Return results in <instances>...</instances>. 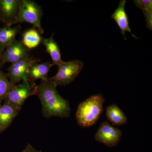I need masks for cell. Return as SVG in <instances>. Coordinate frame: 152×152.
<instances>
[{
	"mask_svg": "<svg viewBox=\"0 0 152 152\" xmlns=\"http://www.w3.org/2000/svg\"><path fill=\"white\" fill-rule=\"evenodd\" d=\"M21 29L20 25L14 27L7 26L0 28V49L4 50L6 47L15 40L16 37Z\"/></svg>",
	"mask_w": 152,
	"mask_h": 152,
	"instance_id": "cell-15",
	"label": "cell"
},
{
	"mask_svg": "<svg viewBox=\"0 0 152 152\" xmlns=\"http://www.w3.org/2000/svg\"><path fill=\"white\" fill-rule=\"evenodd\" d=\"M30 56L29 50L25 46L21 41L16 39L4 50L2 54L1 62L2 65L7 63L13 64Z\"/></svg>",
	"mask_w": 152,
	"mask_h": 152,
	"instance_id": "cell-8",
	"label": "cell"
},
{
	"mask_svg": "<svg viewBox=\"0 0 152 152\" xmlns=\"http://www.w3.org/2000/svg\"><path fill=\"white\" fill-rule=\"evenodd\" d=\"M4 50H2V49H0V67H1V66L2 65L1 62V59L2 54Z\"/></svg>",
	"mask_w": 152,
	"mask_h": 152,
	"instance_id": "cell-20",
	"label": "cell"
},
{
	"mask_svg": "<svg viewBox=\"0 0 152 152\" xmlns=\"http://www.w3.org/2000/svg\"><path fill=\"white\" fill-rule=\"evenodd\" d=\"M106 115L114 126H123L127 122V117L115 104H113L106 108Z\"/></svg>",
	"mask_w": 152,
	"mask_h": 152,
	"instance_id": "cell-14",
	"label": "cell"
},
{
	"mask_svg": "<svg viewBox=\"0 0 152 152\" xmlns=\"http://www.w3.org/2000/svg\"><path fill=\"white\" fill-rule=\"evenodd\" d=\"M42 37L35 28L26 30L23 34L22 42L28 50L38 47L42 42Z\"/></svg>",
	"mask_w": 152,
	"mask_h": 152,
	"instance_id": "cell-16",
	"label": "cell"
},
{
	"mask_svg": "<svg viewBox=\"0 0 152 152\" xmlns=\"http://www.w3.org/2000/svg\"><path fill=\"white\" fill-rule=\"evenodd\" d=\"M57 86L49 80L41 81L37 95L42 105V113L47 118H68L71 113L69 103L59 94Z\"/></svg>",
	"mask_w": 152,
	"mask_h": 152,
	"instance_id": "cell-1",
	"label": "cell"
},
{
	"mask_svg": "<svg viewBox=\"0 0 152 152\" xmlns=\"http://www.w3.org/2000/svg\"><path fill=\"white\" fill-rule=\"evenodd\" d=\"M84 64L80 60H73L64 62L58 66L57 74L49 78L55 86H65L70 84L77 77Z\"/></svg>",
	"mask_w": 152,
	"mask_h": 152,
	"instance_id": "cell-5",
	"label": "cell"
},
{
	"mask_svg": "<svg viewBox=\"0 0 152 152\" xmlns=\"http://www.w3.org/2000/svg\"><path fill=\"white\" fill-rule=\"evenodd\" d=\"M20 111L15 107L6 103L0 105V134L10 126Z\"/></svg>",
	"mask_w": 152,
	"mask_h": 152,
	"instance_id": "cell-10",
	"label": "cell"
},
{
	"mask_svg": "<svg viewBox=\"0 0 152 152\" xmlns=\"http://www.w3.org/2000/svg\"><path fill=\"white\" fill-rule=\"evenodd\" d=\"M20 152H42L40 150L36 149L31 144H28L23 151Z\"/></svg>",
	"mask_w": 152,
	"mask_h": 152,
	"instance_id": "cell-19",
	"label": "cell"
},
{
	"mask_svg": "<svg viewBox=\"0 0 152 152\" xmlns=\"http://www.w3.org/2000/svg\"><path fill=\"white\" fill-rule=\"evenodd\" d=\"M38 86L29 80L14 85L7 94L4 103L10 104L21 110L27 99L37 94Z\"/></svg>",
	"mask_w": 152,
	"mask_h": 152,
	"instance_id": "cell-4",
	"label": "cell"
},
{
	"mask_svg": "<svg viewBox=\"0 0 152 152\" xmlns=\"http://www.w3.org/2000/svg\"><path fill=\"white\" fill-rule=\"evenodd\" d=\"M43 11L40 6L31 0H19L18 13L11 26L20 23H27L37 28L40 34H43L41 20Z\"/></svg>",
	"mask_w": 152,
	"mask_h": 152,
	"instance_id": "cell-3",
	"label": "cell"
},
{
	"mask_svg": "<svg viewBox=\"0 0 152 152\" xmlns=\"http://www.w3.org/2000/svg\"><path fill=\"white\" fill-rule=\"evenodd\" d=\"M54 34L48 38H42V42L52 60V64L59 66L63 62L60 47L54 39Z\"/></svg>",
	"mask_w": 152,
	"mask_h": 152,
	"instance_id": "cell-11",
	"label": "cell"
},
{
	"mask_svg": "<svg viewBox=\"0 0 152 152\" xmlns=\"http://www.w3.org/2000/svg\"><path fill=\"white\" fill-rule=\"evenodd\" d=\"M126 1V0H121L120 1L119 4L116 10L112 14L111 18L115 21L121 30V34L124 36L125 40V32H128L130 33L133 37L137 38L132 33L130 28L129 25V19L125 11V7Z\"/></svg>",
	"mask_w": 152,
	"mask_h": 152,
	"instance_id": "cell-9",
	"label": "cell"
},
{
	"mask_svg": "<svg viewBox=\"0 0 152 152\" xmlns=\"http://www.w3.org/2000/svg\"><path fill=\"white\" fill-rule=\"evenodd\" d=\"M122 134V132L118 128L115 127L105 121L101 124L95 134V139L107 146L113 147L119 142Z\"/></svg>",
	"mask_w": 152,
	"mask_h": 152,
	"instance_id": "cell-7",
	"label": "cell"
},
{
	"mask_svg": "<svg viewBox=\"0 0 152 152\" xmlns=\"http://www.w3.org/2000/svg\"><path fill=\"white\" fill-rule=\"evenodd\" d=\"M53 66L50 61L41 64L35 63L30 68L28 80L34 82L39 79L42 81L47 80L49 78L48 75Z\"/></svg>",
	"mask_w": 152,
	"mask_h": 152,
	"instance_id": "cell-13",
	"label": "cell"
},
{
	"mask_svg": "<svg viewBox=\"0 0 152 152\" xmlns=\"http://www.w3.org/2000/svg\"><path fill=\"white\" fill-rule=\"evenodd\" d=\"M39 60L30 56L25 59L11 64L7 75L9 80L13 85L18 84L21 82L28 80V74L31 66Z\"/></svg>",
	"mask_w": 152,
	"mask_h": 152,
	"instance_id": "cell-6",
	"label": "cell"
},
{
	"mask_svg": "<svg viewBox=\"0 0 152 152\" xmlns=\"http://www.w3.org/2000/svg\"><path fill=\"white\" fill-rule=\"evenodd\" d=\"M19 0H0V11L11 26L18 13Z\"/></svg>",
	"mask_w": 152,
	"mask_h": 152,
	"instance_id": "cell-12",
	"label": "cell"
},
{
	"mask_svg": "<svg viewBox=\"0 0 152 152\" xmlns=\"http://www.w3.org/2000/svg\"><path fill=\"white\" fill-rule=\"evenodd\" d=\"M105 99L101 94L91 96L79 104L76 119L79 126L88 128L96 124L103 111Z\"/></svg>",
	"mask_w": 152,
	"mask_h": 152,
	"instance_id": "cell-2",
	"label": "cell"
},
{
	"mask_svg": "<svg viewBox=\"0 0 152 152\" xmlns=\"http://www.w3.org/2000/svg\"><path fill=\"white\" fill-rule=\"evenodd\" d=\"M134 2L137 7L141 10L147 23V27L152 29V0H134Z\"/></svg>",
	"mask_w": 152,
	"mask_h": 152,
	"instance_id": "cell-17",
	"label": "cell"
},
{
	"mask_svg": "<svg viewBox=\"0 0 152 152\" xmlns=\"http://www.w3.org/2000/svg\"><path fill=\"white\" fill-rule=\"evenodd\" d=\"M14 85L11 83L7 75L0 71V105Z\"/></svg>",
	"mask_w": 152,
	"mask_h": 152,
	"instance_id": "cell-18",
	"label": "cell"
}]
</instances>
